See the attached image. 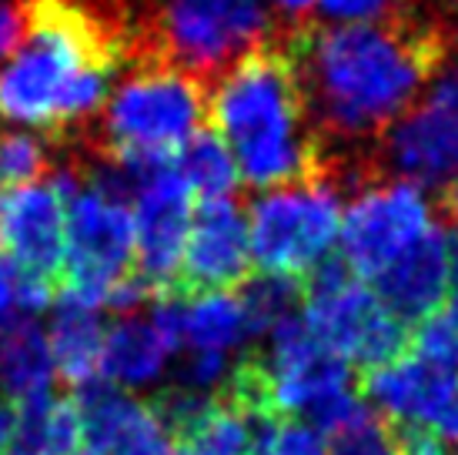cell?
<instances>
[{"mask_svg": "<svg viewBox=\"0 0 458 455\" xmlns=\"http://www.w3.org/2000/svg\"><path fill=\"white\" fill-rule=\"evenodd\" d=\"M321 17L328 24H375L408 13V0H318Z\"/></svg>", "mask_w": 458, "mask_h": 455, "instance_id": "484cf974", "label": "cell"}, {"mask_svg": "<svg viewBox=\"0 0 458 455\" xmlns=\"http://www.w3.org/2000/svg\"><path fill=\"white\" fill-rule=\"evenodd\" d=\"M425 104L458 114V54H448L438 61L425 84Z\"/></svg>", "mask_w": 458, "mask_h": 455, "instance_id": "4316f807", "label": "cell"}, {"mask_svg": "<svg viewBox=\"0 0 458 455\" xmlns=\"http://www.w3.org/2000/svg\"><path fill=\"white\" fill-rule=\"evenodd\" d=\"M342 228V198L331 175L271 188L251 202V258L265 275L305 281L331 258Z\"/></svg>", "mask_w": 458, "mask_h": 455, "instance_id": "5b68a950", "label": "cell"}, {"mask_svg": "<svg viewBox=\"0 0 458 455\" xmlns=\"http://www.w3.org/2000/svg\"><path fill=\"white\" fill-rule=\"evenodd\" d=\"M208 127L228 144L238 175L251 188L271 191L331 175L328 144L311 124L284 34L211 81Z\"/></svg>", "mask_w": 458, "mask_h": 455, "instance_id": "3957f363", "label": "cell"}, {"mask_svg": "<svg viewBox=\"0 0 458 455\" xmlns=\"http://www.w3.org/2000/svg\"><path fill=\"white\" fill-rule=\"evenodd\" d=\"M208 124V84L171 64H128L94 121L57 144L90 161H171Z\"/></svg>", "mask_w": 458, "mask_h": 455, "instance_id": "277c9868", "label": "cell"}, {"mask_svg": "<svg viewBox=\"0 0 458 455\" xmlns=\"http://www.w3.org/2000/svg\"><path fill=\"white\" fill-rule=\"evenodd\" d=\"M81 449V418L74 399L40 395L17 405L13 435L4 455H74Z\"/></svg>", "mask_w": 458, "mask_h": 455, "instance_id": "d6986e66", "label": "cell"}, {"mask_svg": "<svg viewBox=\"0 0 458 455\" xmlns=\"http://www.w3.org/2000/svg\"><path fill=\"white\" fill-rule=\"evenodd\" d=\"M24 271L13 265L11 258L0 254V325H7L11 318L24 315Z\"/></svg>", "mask_w": 458, "mask_h": 455, "instance_id": "83f0119b", "label": "cell"}, {"mask_svg": "<svg viewBox=\"0 0 458 455\" xmlns=\"http://www.w3.org/2000/svg\"><path fill=\"white\" fill-rule=\"evenodd\" d=\"M432 228V204L425 191L408 181H371L361 185L344 208L338 258L358 281H375Z\"/></svg>", "mask_w": 458, "mask_h": 455, "instance_id": "ba28073f", "label": "cell"}, {"mask_svg": "<svg viewBox=\"0 0 458 455\" xmlns=\"http://www.w3.org/2000/svg\"><path fill=\"white\" fill-rule=\"evenodd\" d=\"M81 445L94 455H167V429L148 399L94 379L74 392Z\"/></svg>", "mask_w": 458, "mask_h": 455, "instance_id": "4fadbf2b", "label": "cell"}, {"mask_svg": "<svg viewBox=\"0 0 458 455\" xmlns=\"http://www.w3.org/2000/svg\"><path fill=\"white\" fill-rule=\"evenodd\" d=\"M375 285V298L398 322H415L435 315L448 298V238L435 225L425 238H419L402 258L385 268Z\"/></svg>", "mask_w": 458, "mask_h": 455, "instance_id": "9a60e30c", "label": "cell"}, {"mask_svg": "<svg viewBox=\"0 0 458 455\" xmlns=\"http://www.w3.org/2000/svg\"><path fill=\"white\" fill-rule=\"evenodd\" d=\"M57 167V144L21 127H0V191L30 188Z\"/></svg>", "mask_w": 458, "mask_h": 455, "instance_id": "7402d4cb", "label": "cell"}, {"mask_svg": "<svg viewBox=\"0 0 458 455\" xmlns=\"http://www.w3.org/2000/svg\"><path fill=\"white\" fill-rule=\"evenodd\" d=\"M13 422H17V405L7 402V399L0 395V455H4V449H7V442H11Z\"/></svg>", "mask_w": 458, "mask_h": 455, "instance_id": "1f68e13d", "label": "cell"}, {"mask_svg": "<svg viewBox=\"0 0 458 455\" xmlns=\"http://www.w3.org/2000/svg\"><path fill=\"white\" fill-rule=\"evenodd\" d=\"M267 4H271L281 17H288L292 24H298V21L308 24V13H311V7H315L318 0H267Z\"/></svg>", "mask_w": 458, "mask_h": 455, "instance_id": "f546056e", "label": "cell"}, {"mask_svg": "<svg viewBox=\"0 0 458 455\" xmlns=\"http://www.w3.org/2000/svg\"><path fill=\"white\" fill-rule=\"evenodd\" d=\"M408 432L385 416L361 408L352 422L335 429L325 442V455H405Z\"/></svg>", "mask_w": 458, "mask_h": 455, "instance_id": "cb8c5ba5", "label": "cell"}, {"mask_svg": "<svg viewBox=\"0 0 458 455\" xmlns=\"http://www.w3.org/2000/svg\"><path fill=\"white\" fill-rule=\"evenodd\" d=\"M448 285H452V302L458 308V231L455 238L448 241Z\"/></svg>", "mask_w": 458, "mask_h": 455, "instance_id": "d6a6232c", "label": "cell"}, {"mask_svg": "<svg viewBox=\"0 0 458 455\" xmlns=\"http://www.w3.org/2000/svg\"><path fill=\"white\" fill-rule=\"evenodd\" d=\"M248 339L242 298L231 291H208V295H184V318H181V341L188 352H221L228 355Z\"/></svg>", "mask_w": 458, "mask_h": 455, "instance_id": "ffe728a7", "label": "cell"}, {"mask_svg": "<svg viewBox=\"0 0 458 455\" xmlns=\"http://www.w3.org/2000/svg\"><path fill=\"white\" fill-rule=\"evenodd\" d=\"M24 40L0 64V121L64 144L98 117L124 51L88 0H24Z\"/></svg>", "mask_w": 458, "mask_h": 455, "instance_id": "7a4b0ae2", "label": "cell"}, {"mask_svg": "<svg viewBox=\"0 0 458 455\" xmlns=\"http://www.w3.org/2000/svg\"><path fill=\"white\" fill-rule=\"evenodd\" d=\"M181 341L151 315H117L104 331V352H101V375L117 389H140L161 379L167 358L178 352Z\"/></svg>", "mask_w": 458, "mask_h": 455, "instance_id": "2e32d148", "label": "cell"}, {"mask_svg": "<svg viewBox=\"0 0 458 455\" xmlns=\"http://www.w3.org/2000/svg\"><path fill=\"white\" fill-rule=\"evenodd\" d=\"M408 352L428 358L435 365L458 368V308L442 305L435 315L421 318L408 335Z\"/></svg>", "mask_w": 458, "mask_h": 455, "instance_id": "d4e9b609", "label": "cell"}, {"mask_svg": "<svg viewBox=\"0 0 458 455\" xmlns=\"http://www.w3.org/2000/svg\"><path fill=\"white\" fill-rule=\"evenodd\" d=\"M0 254L24 275L61 291L67 258V202L51 185H30L0 198Z\"/></svg>", "mask_w": 458, "mask_h": 455, "instance_id": "8fae6325", "label": "cell"}, {"mask_svg": "<svg viewBox=\"0 0 458 455\" xmlns=\"http://www.w3.org/2000/svg\"><path fill=\"white\" fill-rule=\"evenodd\" d=\"M134 175V271L157 295L178 288L181 254L191 231V191L171 161H121Z\"/></svg>", "mask_w": 458, "mask_h": 455, "instance_id": "9c48e42d", "label": "cell"}, {"mask_svg": "<svg viewBox=\"0 0 458 455\" xmlns=\"http://www.w3.org/2000/svg\"><path fill=\"white\" fill-rule=\"evenodd\" d=\"M432 439L458 442V385H455V392H452V399L445 402V408H442L438 422L432 425Z\"/></svg>", "mask_w": 458, "mask_h": 455, "instance_id": "f1b7e54d", "label": "cell"}, {"mask_svg": "<svg viewBox=\"0 0 458 455\" xmlns=\"http://www.w3.org/2000/svg\"><path fill=\"white\" fill-rule=\"evenodd\" d=\"M375 154L398 181L445 191L458 177V114L432 104L405 111L378 138Z\"/></svg>", "mask_w": 458, "mask_h": 455, "instance_id": "7c38bea8", "label": "cell"}, {"mask_svg": "<svg viewBox=\"0 0 458 455\" xmlns=\"http://www.w3.org/2000/svg\"><path fill=\"white\" fill-rule=\"evenodd\" d=\"M305 322L352 368L371 372L408 352V325L365 288L338 254L325 258L305 281Z\"/></svg>", "mask_w": 458, "mask_h": 455, "instance_id": "8992f818", "label": "cell"}, {"mask_svg": "<svg viewBox=\"0 0 458 455\" xmlns=\"http://www.w3.org/2000/svg\"><path fill=\"white\" fill-rule=\"evenodd\" d=\"M405 455H445L438 439H432L428 432H408V445Z\"/></svg>", "mask_w": 458, "mask_h": 455, "instance_id": "4dcf8cb0", "label": "cell"}, {"mask_svg": "<svg viewBox=\"0 0 458 455\" xmlns=\"http://www.w3.org/2000/svg\"><path fill=\"white\" fill-rule=\"evenodd\" d=\"M242 308L248 322V335H267L278 322L298 312L305 302V285L298 279H281V275H251L242 285Z\"/></svg>", "mask_w": 458, "mask_h": 455, "instance_id": "603a6c76", "label": "cell"}, {"mask_svg": "<svg viewBox=\"0 0 458 455\" xmlns=\"http://www.w3.org/2000/svg\"><path fill=\"white\" fill-rule=\"evenodd\" d=\"M171 167L184 181V188L198 194L201 202L231 198L238 188V177H242L228 144L217 138L211 127H198L191 138L171 154Z\"/></svg>", "mask_w": 458, "mask_h": 455, "instance_id": "44dd1931", "label": "cell"}, {"mask_svg": "<svg viewBox=\"0 0 458 455\" xmlns=\"http://www.w3.org/2000/svg\"><path fill=\"white\" fill-rule=\"evenodd\" d=\"M321 141L382 138L445 57L438 21L408 11L375 24H301L284 34Z\"/></svg>", "mask_w": 458, "mask_h": 455, "instance_id": "6da1fadb", "label": "cell"}, {"mask_svg": "<svg viewBox=\"0 0 458 455\" xmlns=\"http://www.w3.org/2000/svg\"><path fill=\"white\" fill-rule=\"evenodd\" d=\"M442 204H445L448 215H452L458 221V177L452 181V185H448L445 191H442Z\"/></svg>", "mask_w": 458, "mask_h": 455, "instance_id": "836d02e7", "label": "cell"}, {"mask_svg": "<svg viewBox=\"0 0 458 455\" xmlns=\"http://www.w3.org/2000/svg\"><path fill=\"white\" fill-rule=\"evenodd\" d=\"M74 455H94V452H88V449H81V452H74Z\"/></svg>", "mask_w": 458, "mask_h": 455, "instance_id": "d590c367", "label": "cell"}, {"mask_svg": "<svg viewBox=\"0 0 458 455\" xmlns=\"http://www.w3.org/2000/svg\"><path fill=\"white\" fill-rule=\"evenodd\" d=\"M458 385V368L435 365L421 355H398L382 368L361 375V392L378 416L394 422L405 432H428L438 422L445 402Z\"/></svg>", "mask_w": 458, "mask_h": 455, "instance_id": "5bb4252c", "label": "cell"}, {"mask_svg": "<svg viewBox=\"0 0 458 455\" xmlns=\"http://www.w3.org/2000/svg\"><path fill=\"white\" fill-rule=\"evenodd\" d=\"M134 271V211L124 198L81 181L67 202V258L61 291L64 298L104 308L117 281Z\"/></svg>", "mask_w": 458, "mask_h": 455, "instance_id": "52a82bcc", "label": "cell"}, {"mask_svg": "<svg viewBox=\"0 0 458 455\" xmlns=\"http://www.w3.org/2000/svg\"><path fill=\"white\" fill-rule=\"evenodd\" d=\"M104 331H107V325L98 318V308H88V305L74 302V298L57 295L51 329L44 335H47V348H51L54 375L64 382L71 392H77L88 382L98 379Z\"/></svg>", "mask_w": 458, "mask_h": 455, "instance_id": "e0dca14e", "label": "cell"}, {"mask_svg": "<svg viewBox=\"0 0 458 455\" xmlns=\"http://www.w3.org/2000/svg\"><path fill=\"white\" fill-rule=\"evenodd\" d=\"M435 4H442V11H455L458 0H435Z\"/></svg>", "mask_w": 458, "mask_h": 455, "instance_id": "e575fe53", "label": "cell"}, {"mask_svg": "<svg viewBox=\"0 0 458 455\" xmlns=\"http://www.w3.org/2000/svg\"><path fill=\"white\" fill-rule=\"evenodd\" d=\"M54 385V362L47 335L38 318H11L0 325V395L13 405L47 395Z\"/></svg>", "mask_w": 458, "mask_h": 455, "instance_id": "ac0fdd59", "label": "cell"}, {"mask_svg": "<svg viewBox=\"0 0 458 455\" xmlns=\"http://www.w3.org/2000/svg\"><path fill=\"white\" fill-rule=\"evenodd\" d=\"M251 279V231L234 198L201 202L191 218L178 271V295L242 288Z\"/></svg>", "mask_w": 458, "mask_h": 455, "instance_id": "30bf717a", "label": "cell"}]
</instances>
